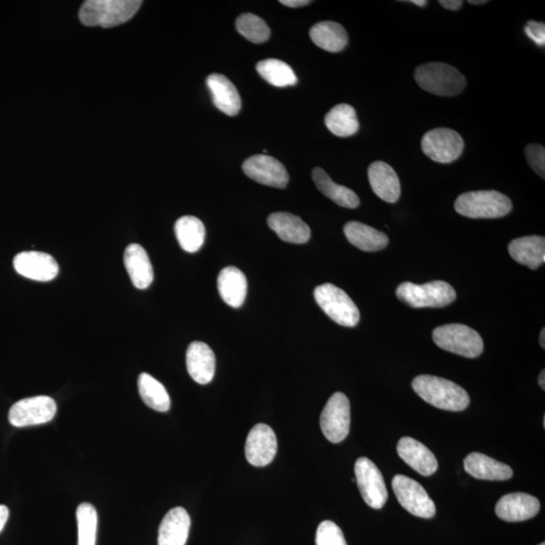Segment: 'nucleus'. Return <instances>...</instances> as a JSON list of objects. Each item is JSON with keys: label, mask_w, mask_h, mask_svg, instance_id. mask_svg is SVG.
Returning a JSON list of instances; mask_svg holds the SVG:
<instances>
[{"label": "nucleus", "mask_w": 545, "mask_h": 545, "mask_svg": "<svg viewBox=\"0 0 545 545\" xmlns=\"http://www.w3.org/2000/svg\"><path fill=\"white\" fill-rule=\"evenodd\" d=\"M412 388L425 402L439 409L458 412L465 410L470 404L465 389L436 375H418L412 382Z\"/></svg>", "instance_id": "nucleus-1"}, {"label": "nucleus", "mask_w": 545, "mask_h": 545, "mask_svg": "<svg viewBox=\"0 0 545 545\" xmlns=\"http://www.w3.org/2000/svg\"><path fill=\"white\" fill-rule=\"evenodd\" d=\"M139 0H88L79 19L87 27L113 28L127 23L142 5Z\"/></svg>", "instance_id": "nucleus-2"}, {"label": "nucleus", "mask_w": 545, "mask_h": 545, "mask_svg": "<svg viewBox=\"0 0 545 545\" xmlns=\"http://www.w3.org/2000/svg\"><path fill=\"white\" fill-rule=\"evenodd\" d=\"M416 83L423 91L438 97H455L465 90L467 80L453 66L432 62L419 66L415 73Z\"/></svg>", "instance_id": "nucleus-3"}, {"label": "nucleus", "mask_w": 545, "mask_h": 545, "mask_svg": "<svg viewBox=\"0 0 545 545\" xmlns=\"http://www.w3.org/2000/svg\"><path fill=\"white\" fill-rule=\"evenodd\" d=\"M454 209L469 218H500L512 210V202L495 190L471 191L456 199Z\"/></svg>", "instance_id": "nucleus-4"}, {"label": "nucleus", "mask_w": 545, "mask_h": 545, "mask_svg": "<svg viewBox=\"0 0 545 545\" xmlns=\"http://www.w3.org/2000/svg\"><path fill=\"white\" fill-rule=\"evenodd\" d=\"M432 337L438 347L462 357L475 359L484 351L481 336L463 324H446L437 328Z\"/></svg>", "instance_id": "nucleus-5"}, {"label": "nucleus", "mask_w": 545, "mask_h": 545, "mask_svg": "<svg viewBox=\"0 0 545 545\" xmlns=\"http://www.w3.org/2000/svg\"><path fill=\"white\" fill-rule=\"evenodd\" d=\"M396 296L414 308L445 307L452 304L456 298L453 286L445 281H432L423 285L405 282L398 287Z\"/></svg>", "instance_id": "nucleus-6"}, {"label": "nucleus", "mask_w": 545, "mask_h": 545, "mask_svg": "<svg viewBox=\"0 0 545 545\" xmlns=\"http://www.w3.org/2000/svg\"><path fill=\"white\" fill-rule=\"evenodd\" d=\"M314 298L318 304L331 320L342 327L353 328L359 321V308L351 297L333 284L316 287Z\"/></svg>", "instance_id": "nucleus-7"}, {"label": "nucleus", "mask_w": 545, "mask_h": 545, "mask_svg": "<svg viewBox=\"0 0 545 545\" xmlns=\"http://www.w3.org/2000/svg\"><path fill=\"white\" fill-rule=\"evenodd\" d=\"M321 430L330 443L340 444L347 438L351 427V404L342 392L329 398L320 415Z\"/></svg>", "instance_id": "nucleus-8"}, {"label": "nucleus", "mask_w": 545, "mask_h": 545, "mask_svg": "<svg viewBox=\"0 0 545 545\" xmlns=\"http://www.w3.org/2000/svg\"><path fill=\"white\" fill-rule=\"evenodd\" d=\"M392 487L404 509L415 517L430 519L436 515V504L423 486L414 478L397 475L393 478Z\"/></svg>", "instance_id": "nucleus-9"}, {"label": "nucleus", "mask_w": 545, "mask_h": 545, "mask_svg": "<svg viewBox=\"0 0 545 545\" xmlns=\"http://www.w3.org/2000/svg\"><path fill=\"white\" fill-rule=\"evenodd\" d=\"M463 146L465 144L459 132L446 128L427 131L422 142L426 156L440 164H449L458 160Z\"/></svg>", "instance_id": "nucleus-10"}, {"label": "nucleus", "mask_w": 545, "mask_h": 545, "mask_svg": "<svg viewBox=\"0 0 545 545\" xmlns=\"http://www.w3.org/2000/svg\"><path fill=\"white\" fill-rule=\"evenodd\" d=\"M57 405L51 397L26 398L12 405L9 421L16 427H27L47 423L56 415Z\"/></svg>", "instance_id": "nucleus-11"}, {"label": "nucleus", "mask_w": 545, "mask_h": 545, "mask_svg": "<svg viewBox=\"0 0 545 545\" xmlns=\"http://www.w3.org/2000/svg\"><path fill=\"white\" fill-rule=\"evenodd\" d=\"M356 482L365 502L374 509H382L387 502L388 492L384 478L375 463L359 458L355 465Z\"/></svg>", "instance_id": "nucleus-12"}, {"label": "nucleus", "mask_w": 545, "mask_h": 545, "mask_svg": "<svg viewBox=\"0 0 545 545\" xmlns=\"http://www.w3.org/2000/svg\"><path fill=\"white\" fill-rule=\"evenodd\" d=\"M242 170L249 178L275 188H285L289 182V174L277 159L267 154H256L245 161Z\"/></svg>", "instance_id": "nucleus-13"}, {"label": "nucleus", "mask_w": 545, "mask_h": 545, "mask_svg": "<svg viewBox=\"0 0 545 545\" xmlns=\"http://www.w3.org/2000/svg\"><path fill=\"white\" fill-rule=\"evenodd\" d=\"M278 441L274 430L267 424H257L248 434L247 461L255 467L268 466L275 459Z\"/></svg>", "instance_id": "nucleus-14"}, {"label": "nucleus", "mask_w": 545, "mask_h": 545, "mask_svg": "<svg viewBox=\"0 0 545 545\" xmlns=\"http://www.w3.org/2000/svg\"><path fill=\"white\" fill-rule=\"evenodd\" d=\"M13 267L20 275L40 282L51 281L59 272L58 263L53 257L36 250L14 257Z\"/></svg>", "instance_id": "nucleus-15"}, {"label": "nucleus", "mask_w": 545, "mask_h": 545, "mask_svg": "<svg viewBox=\"0 0 545 545\" xmlns=\"http://www.w3.org/2000/svg\"><path fill=\"white\" fill-rule=\"evenodd\" d=\"M541 510L540 500L526 493H511L498 501L496 514L507 522H520L532 519Z\"/></svg>", "instance_id": "nucleus-16"}, {"label": "nucleus", "mask_w": 545, "mask_h": 545, "mask_svg": "<svg viewBox=\"0 0 545 545\" xmlns=\"http://www.w3.org/2000/svg\"><path fill=\"white\" fill-rule=\"evenodd\" d=\"M397 453L410 468L422 476H432L438 469L436 455L415 438H402L398 443Z\"/></svg>", "instance_id": "nucleus-17"}, {"label": "nucleus", "mask_w": 545, "mask_h": 545, "mask_svg": "<svg viewBox=\"0 0 545 545\" xmlns=\"http://www.w3.org/2000/svg\"><path fill=\"white\" fill-rule=\"evenodd\" d=\"M216 356L209 344H190L186 353V366L190 377L198 384H209L215 377Z\"/></svg>", "instance_id": "nucleus-18"}, {"label": "nucleus", "mask_w": 545, "mask_h": 545, "mask_svg": "<svg viewBox=\"0 0 545 545\" xmlns=\"http://www.w3.org/2000/svg\"><path fill=\"white\" fill-rule=\"evenodd\" d=\"M370 186L382 201L395 203L401 195L400 180L394 169L384 162H374L367 171Z\"/></svg>", "instance_id": "nucleus-19"}, {"label": "nucleus", "mask_w": 545, "mask_h": 545, "mask_svg": "<svg viewBox=\"0 0 545 545\" xmlns=\"http://www.w3.org/2000/svg\"><path fill=\"white\" fill-rule=\"evenodd\" d=\"M190 527L188 512L182 507L173 508L161 522L158 545H186Z\"/></svg>", "instance_id": "nucleus-20"}, {"label": "nucleus", "mask_w": 545, "mask_h": 545, "mask_svg": "<svg viewBox=\"0 0 545 545\" xmlns=\"http://www.w3.org/2000/svg\"><path fill=\"white\" fill-rule=\"evenodd\" d=\"M268 225L280 239L290 244H305L311 239V227L291 213H272L268 217Z\"/></svg>", "instance_id": "nucleus-21"}, {"label": "nucleus", "mask_w": 545, "mask_h": 545, "mask_svg": "<svg viewBox=\"0 0 545 545\" xmlns=\"http://www.w3.org/2000/svg\"><path fill=\"white\" fill-rule=\"evenodd\" d=\"M463 466L467 473L478 480L506 481L513 477L509 466L480 453L470 454L463 461Z\"/></svg>", "instance_id": "nucleus-22"}, {"label": "nucleus", "mask_w": 545, "mask_h": 545, "mask_svg": "<svg viewBox=\"0 0 545 545\" xmlns=\"http://www.w3.org/2000/svg\"><path fill=\"white\" fill-rule=\"evenodd\" d=\"M123 260L125 269L136 288H148L153 283L154 271L146 249L138 244H131L125 249Z\"/></svg>", "instance_id": "nucleus-23"}, {"label": "nucleus", "mask_w": 545, "mask_h": 545, "mask_svg": "<svg viewBox=\"0 0 545 545\" xmlns=\"http://www.w3.org/2000/svg\"><path fill=\"white\" fill-rule=\"evenodd\" d=\"M212 95L213 103L228 116H234L240 113L241 99L240 93L232 81L222 75H211L206 80Z\"/></svg>", "instance_id": "nucleus-24"}, {"label": "nucleus", "mask_w": 545, "mask_h": 545, "mask_svg": "<svg viewBox=\"0 0 545 545\" xmlns=\"http://www.w3.org/2000/svg\"><path fill=\"white\" fill-rule=\"evenodd\" d=\"M217 288L227 305L239 308L244 304L247 297V278L238 268L226 267L219 272Z\"/></svg>", "instance_id": "nucleus-25"}, {"label": "nucleus", "mask_w": 545, "mask_h": 545, "mask_svg": "<svg viewBox=\"0 0 545 545\" xmlns=\"http://www.w3.org/2000/svg\"><path fill=\"white\" fill-rule=\"evenodd\" d=\"M508 250L515 261L532 270L539 269L545 262V239L539 235L515 239Z\"/></svg>", "instance_id": "nucleus-26"}, {"label": "nucleus", "mask_w": 545, "mask_h": 545, "mask_svg": "<svg viewBox=\"0 0 545 545\" xmlns=\"http://www.w3.org/2000/svg\"><path fill=\"white\" fill-rule=\"evenodd\" d=\"M344 232L351 244L364 252H378L389 244L387 234L362 223L350 222Z\"/></svg>", "instance_id": "nucleus-27"}, {"label": "nucleus", "mask_w": 545, "mask_h": 545, "mask_svg": "<svg viewBox=\"0 0 545 545\" xmlns=\"http://www.w3.org/2000/svg\"><path fill=\"white\" fill-rule=\"evenodd\" d=\"M311 38L316 46L329 53H338L348 45L349 38L345 28L335 21H321L311 29Z\"/></svg>", "instance_id": "nucleus-28"}, {"label": "nucleus", "mask_w": 545, "mask_h": 545, "mask_svg": "<svg viewBox=\"0 0 545 545\" xmlns=\"http://www.w3.org/2000/svg\"><path fill=\"white\" fill-rule=\"evenodd\" d=\"M312 179L322 194L342 208L353 209L359 205V196L350 188L334 182L323 169L319 167L313 169Z\"/></svg>", "instance_id": "nucleus-29"}, {"label": "nucleus", "mask_w": 545, "mask_h": 545, "mask_svg": "<svg viewBox=\"0 0 545 545\" xmlns=\"http://www.w3.org/2000/svg\"><path fill=\"white\" fill-rule=\"evenodd\" d=\"M175 233L180 247L187 253H196L205 240V227L195 217H183L177 220Z\"/></svg>", "instance_id": "nucleus-30"}, {"label": "nucleus", "mask_w": 545, "mask_h": 545, "mask_svg": "<svg viewBox=\"0 0 545 545\" xmlns=\"http://www.w3.org/2000/svg\"><path fill=\"white\" fill-rule=\"evenodd\" d=\"M331 134L347 138L357 134L359 123L355 108L349 105H338L326 115L324 119Z\"/></svg>", "instance_id": "nucleus-31"}, {"label": "nucleus", "mask_w": 545, "mask_h": 545, "mask_svg": "<svg viewBox=\"0 0 545 545\" xmlns=\"http://www.w3.org/2000/svg\"><path fill=\"white\" fill-rule=\"evenodd\" d=\"M139 396L146 407L159 411L167 412L171 407V399L166 388L151 375L143 373L138 380Z\"/></svg>", "instance_id": "nucleus-32"}, {"label": "nucleus", "mask_w": 545, "mask_h": 545, "mask_svg": "<svg viewBox=\"0 0 545 545\" xmlns=\"http://www.w3.org/2000/svg\"><path fill=\"white\" fill-rule=\"evenodd\" d=\"M257 71L268 83L276 87L293 86L298 81L290 66L277 59H267L257 63Z\"/></svg>", "instance_id": "nucleus-33"}, {"label": "nucleus", "mask_w": 545, "mask_h": 545, "mask_svg": "<svg viewBox=\"0 0 545 545\" xmlns=\"http://www.w3.org/2000/svg\"><path fill=\"white\" fill-rule=\"evenodd\" d=\"M78 545H95L98 533V512L90 503L80 504L76 512Z\"/></svg>", "instance_id": "nucleus-34"}, {"label": "nucleus", "mask_w": 545, "mask_h": 545, "mask_svg": "<svg viewBox=\"0 0 545 545\" xmlns=\"http://www.w3.org/2000/svg\"><path fill=\"white\" fill-rule=\"evenodd\" d=\"M238 32L249 42L262 43L270 38V28L265 20L253 13L241 14L235 23Z\"/></svg>", "instance_id": "nucleus-35"}, {"label": "nucleus", "mask_w": 545, "mask_h": 545, "mask_svg": "<svg viewBox=\"0 0 545 545\" xmlns=\"http://www.w3.org/2000/svg\"><path fill=\"white\" fill-rule=\"evenodd\" d=\"M316 545H348L342 529L333 521L320 523L315 536Z\"/></svg>", "instance_id": "nucleus-36"}, {"label": "nucleus", "mask_w": 545, "mask_h": 545, "mask_svg": "<svg viewBox=\"0 0 545 545\" xmlns=\"http://www.w3.org/2000/svg\"><path fill=\"white\" fill-rule=\"evenodd\" d=\"M525 156L533 170L545 178V149L541 145H528L525 149Z\"/></svg>", "instance_id": "nucleus-37"}, {"label": "nucleus", "mask_w": 545, "mask_h": 545, "mask_svg": "<svg viewBox=\"0 0 545 545\" xmlns=\"http://www.w3.org/2000/svg\"><path fill=\"white\" fill-rule=\"evenodd\" d=\"M525 32L530 40H533L537 46L544 47L545 45V25L544 23H537V21L530 20L525 28Z\"/></svg>", "instance_id": "nucleus-38"}, {"label": "nucleus", "mask_w": 545, "mask_h": 545, "mask_svg": "<svg viewBox=\"0 0 545 545\" xmlns=\"http://www.w3.org/2000/svg\"><path fill=\"white\" fill-rule=\"evenodd\" d=\"M438 3L449 11H459L463 4L462 0H440Z\"/></svg>", "instance_id": "nucleus-39"}, {"label": "nucleus", "mask_w": 545, "mask_h": 545, "mask_svg": "<svg viewBox=\"0 0 545 545\" xmlns=\"http://www.w3.org/2000/svg\"><path fill=\"white\" fill-rule=\"evenodd\" d=\"M9 517H10L9 508H7L4 505H0V533L3 532L7 520H9Z\"/></svg>", "instance_id": "nucleus-40"}, {"label": "nucleus", "mask_w": 545, "mask_h": 545, "mask_svg": "<svg viewBox=\"0 0 545 545\" xmlns=\"http://www.w3.org/2000/svg\"><path fill=\"white\" fill-rule=\"evenodd\" d=\"M280 4L296 9V7L308 5L309 4H312V2H307V0H281Z\"/></svg>", "instance_id": "nucleus-41"}, {"label": "nucleus", "mask_w": 545, "mask_h": 545, "mask_svg": "<svg viewBox=\"0 0 545 545\" xmlns=\"http://www.w3.org/2000/svg\"><path fill=\"white\" fill-rule=\"evenodd\" d=\"M539 384L542 390H545V372L544 370H542L541 373L540 374Z\"/></svg>", "instance_id": "nucleus-42"}, {"label": "nucleus", "mask_w": 545, "mask_h": 545, "mask_svg": "<svg viewBox=\"0 0 545 545\" xmlns=\"http://www.w3.org/2000/svg\"><path fill=\"white\" fill-rule=\"evenodd\" d=\"M410 3L422 7H424L427 4L426 0H412Z\"/></svg>", "instance_id": "nucleus-43"}, {"label": "nucleus", "mask_w": 545, "mask_h": 545, "mask_svg": "<svg viewBox=\"0 0 545 545\" xmlns=\"http://www.w3.org/2000/svg\"><path fill=\"white\" fill-rule=\"evenodd\" d=\"M541 348H545V329L541 330V338H540Z\"/></svg>", "instance_id": "nucleus-44"}, {"label": "nucleus", "mask_w": 545, "mask_h": 545, "mask_svg": "<svg viewBox=\"0 0 545 545\" xmlns=\"http://www.w3.org/2000/svg\"><path fill=\"white\" fill-rule=\"evenodd\" d=\"M469 4H473V5H480V4H487V2H486V0H481V2H474V0H470Z\"/></svg>", "instance_id": "nucleus-45"}, {"label": "nucleus", "mask_w": 545, "mask_h": 545, "mask_svg": "<svg viewBox=\"0 0 545 545\" xmlns=\"http://www.w3.org/2000/svg\"><path fill=\"white\" fill-rule=\"evenodd\" d=\"M540 545H545V543H544V542H542V543H541V544H540Z\"/></svg>", "instance_id": "nucleus-46"}]
</instances>
